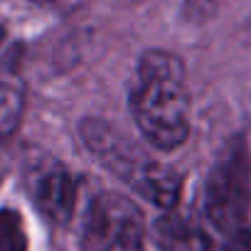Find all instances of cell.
Returning a JSON list of instances; mask_svg holds the SVG:
<instances>
[{
    "label": "cell",
    "mask_w": 251,
    "mask_h": 251,
    "mask_svg": "<svg viewBox=\"0 0 251 251\" xmlns=\"http://www.w3.org/2000/svg\"><path fill=\"white\" fill-rule=\"evenodd\" d=\"M143 239V214L128 197L103 192L91 200L81 224V251H141Z\"/></svg>",
    "instance_id": "obj_3"
},
{
    "label": "cell",
    "mask_w": 251,
    "mask_h": 251,
    "mask_svg": "<svg viewBox=\"0 0 251 251\" xmlns=\"http://www.w3.org/2000/svg\"><path fill=\"white\" fill-rule=\"evenodd\" d=\"M13 138L8 133H0V182L5 180L10 165H13Z\"/></svg>",
    "instance_id": "obj_7"
},
{
    "label": "cell",
    "mask_w": 251,
    "mask_h": 251,
    "mask_svg": "<svg viewBox=\"0 0 251 251\" xmlns=\"http://www.w3.org/2000/svg\"><path fill=\"white\" fill-rule=\"evenodd\" d=\"M195 231L204 251H251V155L244 136H234L209 168Z\"/></svg>",
    "instance_id": "obj_1"
},
{
    "label": "cell",
    "mask_w": 251,
    "mask_h": 251,
    "mask_svg": "<svg viewBox=\"0 0 251 251\" xmlns=\"http://www.w3.org/2000/svg\"><path fill=\"white\" fill-rule=\"evenodd\" d=\"M131 113L141 136L163 153L190 138V89L180 57L165 50H148L136 67Z\"/></svg>",
    "instance_id": "obj_2"
},
{
    "label": "cell",
    "mask_w": 251,
    "mask_h": 251,
    "mask_svg": "<svg viewBox=\"0 0 251 251\" xmlns=\"http://www.w3.org/2000/svg\"><path fill=\"white\" fill-rule=\"evenodd\" d=\"M3 40H5V27L0 25V45H3Z\"/></svg>",
    "instance_id": "obj_8"
},
{
    "label": "cell",
    "mask_w": 251,
    "mask_h": 251,
    "mask_svg": "<svg viewBox=\"0 0 251 251\" xmlns=\"http://www.w3.org/2000/svg\"><path fill=\"white\" fill-rule=\"evenodd\" d=\"M0 251H27V231L23 214L10 207L0 209Z\"/></svg>",
    "instance_id": "obj_6"
},
{
    "label": "cell",
    "mask_w": 251,
    "mask_h": 251,
    "mask_svg": "<svg viewBox=\"0 0 251 251\" xmlns=\"http://www.w3.org/2000/svg\"><path fill=\"white\" fill-rule=\"evenodd\" d=\"M128 185L133 192L146 197L151 204H155L165 212H173V207L177 204L180 192H182V175L170 165H163L158 160H146L133 173Z\"/></svg>",
    "instance_id": "obj_5"
},
{
    "label": "cell",
    "mask_w": 251,
    "mask_h": 251,
    "mask_svg": "<svg viewBox=\"0 0 251 251\" xmlns=\"http://www.w3.org/2000/svg\"><path fill=\"white\" fill-rule=\"evenodd\" d=\"M30 192H32V202L35 207L54 224H64L72 219L74 207H76V192L79 185L74 180V175L59 165V163H50L45 168H40L32 175L30 182Z\"/></svg>",
    "instance_id": "obj_4"
}]
</instances>
